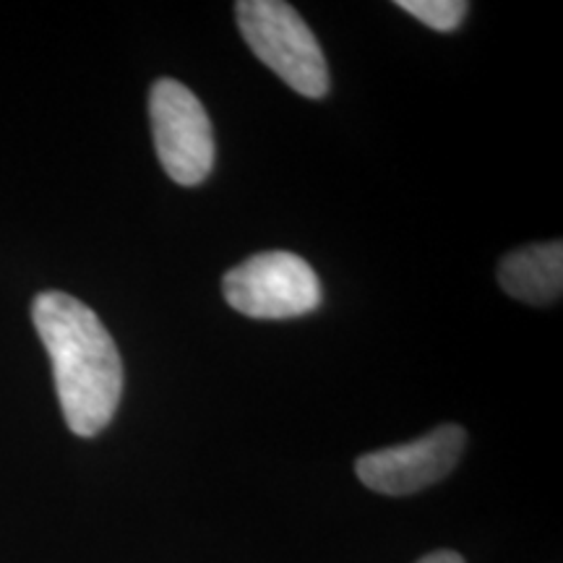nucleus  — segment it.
Segmentation results:
<instances>
[{
  "mask_svg": "<svg viewBox=\"0 0 563 563\" xmlns=\"http://www.w3.org/2000/svg\"><path fill=\"white\" fill-rule=\"evenodd\" d=\"M32 321L53 363L55 389L68 428L81 439L102 433L123 394V361L104 323L87 302L40 292Z\"/></svg>",
  "mask_w": 563,
  "mask_h": 563,
  "instance_id": "1",
  "label": "nucleus"
},
{
  "mask_svg": "<svg viewBox=\"0 0 563 563\" xmlns=\"http://www.w3.org/2000/svg\"><path fill=\"white\" fill-rule=\"evenodd\" d=\"M235 19L243 40L264 66L302 97L321 100L329 91V66L313 32L290 3L241 0Z\"/></svg>",
  "mask_w": 563,
  "mask_h": 563,
  "instance_id": "2",
  "label": "nucleus"
},
{
  "mask_svg": "<svg viewBox=\"0 0 563 563\" xmlns=\"http://www.w3.org/2000/svg\"><path fill=\"white\" fill-rule=\"evenodd\" d=\"M224 300L262 321L298 319L321 306V282L311 264L287 251L256 253L222 279Z\"/></svg>",
  "mask_w": 563,
  "mask_h": 563,
  "instance_id": "3",
  "label": "nucleus"
},
{
  "mask_svg": "<svg viewBox=\"0 0 563 563\" xmlns=\"http://www.w3.org/2000/svg\"><path fill=\"white\" fill-rule=\"evenodd\" d=\"M154 150L178 186H199L214 167V131L199 97L186 84L159 79L150 95Z\"/></svg>",
  "mask_w": 563,
  "mask_h": 563,
  "instance_id": "4",
  "label": "nucleus"
},
{
  "mask_svg": "<svg viewBox=\"0 0 563 563\" xmlns=\"http://www.w3.org/2000/svg\"><path fill=\"white\" fill-rule=\"evenodd\" d=\"M464 443L467 433L460 426H441L418 441L363 454L355 473L365 488L384 496H410L452 473Z\"/></svg>",
  "mask_w": 563,
  "mask_h": 563,
  "instance_id": "5",
  "label": "nucleus"
},
{
  "mask_svg": "<svg viewBox=\"0 0 563 563\" xmlns=\"http://www.w3.org/2000/svg\"><path fill=\"white\" fill-rule=\"evenodd\" d=\"M498 282L506 295L530 306L559 300L563 290V245L553 241L509 253L498 266Z\"/></svg>",
  "mask_w": 563,
  "mask_h": 563,
  "instance_id": "6",
  "label": "nucleus"
},
{
  "mask_svg": "<svg viewBox=\"0 0 563 563\" xmlns=\"http://www.w3.org/2000/svg\"><path fill=\"white\" fill-rule=\"evenodd\" d=\"M397 5L435 32H454L467 16L464 0H399Z\"/></svg>",
  "mask_w": 563,
  "mask_h": 563,
  "instance_id": "7",
  "label": "nucleus"
},
{
  "mask_svg": "<svg viewBox=\"0 0 563 563\" xmlns=\"http://www.w3.org/2000/svg\"><path fill=\"white\" fill-rule=\"evenodd\" d=\"M418 563H464V559L454 551H435V553H428L426 559H420Z\"/></svg>",
  "mask_w": 563,
  "mask_h": 563,
  "instance_id": "8",
  "label": "nucleus"
}]
</instances>
